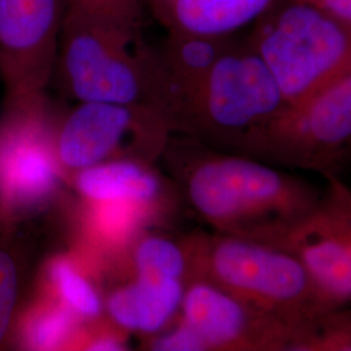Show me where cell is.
I'll use <instances>...</instances> for the list:
<instances>
[{
  "instance_id": "obj_2",
  "label": "cell",
  "mask_w": 351,
  "mask_h": 351,
  "mask_svg": "<svg viewBox=\"0 0 351 351\" xmlns=\"http://www.w3.org/2000/svg\"><path fill=\"white\" fill-rule=\"evenodd\" d=\"M138 33L136 19L66 5L56 66L71 95L160 113L156 52L141 45Z\"/></svg>"
},
{
  "instance_id": "obj_7",
  "label": "cell",
  "mask_w": 351,
  "mask_h": 351,
  "mask_svg": "<svg viewBox=\"0 0 351 351\" xmlns=\"http://www.w3.org/2000/svg\"><path fill=\"white\" fill-rule=\"evenodd\" d=\"M46 98L7 103L0 121V221L14 223L47 207L60 165Z\"/></svg>"
},
{
  "instance_id": "obj_11",
  "label": "cell",
  "mask_w": 351,
  "mask_h": 351,
  "mask_svg": "<svg viewBox=\"0 0 351 351\" xmlns=\"http://www.w3.org/2000/svg\"><path fill=\"white\" fill-rule=\"evenodd\" d=\"M180 313L204 351H290L297 337L275 316L197 277L186 282Z\"/></svg>"
},
{
  "instance_id": "obj_6",
  "label": "cell",
  "mask_w": 351,
  "mask_h": 351,
  "mask_svg": "<svg viewBox=\"0 0 351 351\" xmlns=\"http://www.w3.org/2000/svg\"><path fill=\"white\" fill-rule=\"evenodd\" d=\"M351 145V73L295 104H285L242 156L284 169L339 175Z\"/></svg>"
},
{
  "instance_id": "obj_23",
  "label": "cell",
  "mask_w": 351,
  "mask_h": 351,
  "mask_svg": "<svg viewBox=\"0 0 351 351\" xmlns=\"http://www.w3.org/2000/svg\"><path fill=\"white\" fill-rule=\"evenodd\" d=\"M330 13L341 21L351 25V0H302Z\"/></svg>"
},
{
  "instance_id": "obj_19",
  "label": "cell",
  "mask_w": 351,
  "mask_h": 351,
  "mask_svg": "<svg viewBox=\"0 0 351 351\" xmlns=\"http://www.w3.org/2000/svg\"><path fill=\"white\" fill-rule=\"evenodd\" d=\"M290 351H351V302L316 317L294 339Z\"/></svg>"
},
{
  "instance_id": "obj_14",
  "label": "cell",
  "mask_w": 351,
  "mask_h": 351,
  "mask_svg": "<svg viewBox=\"0 0 351 351\" xmlns=\"http://www.w3.org/2000/svg\"><path fill=\"white\" fill-rule=\"evenodd\" d=\"M185 287V281L175 278L136 276L130 284L113 290L104 306L121 329L152 335L180 313Z\"/></svg>"
},
{
  "instance_id": "obj_15",
  "label": "cell",
  "mask_w": 351,
  "mask_h": 351,
  "mask_svg": "<svg viewBox=\"0 0 351 351\" xmlns=\"http://www.w3.org/2000/svg\"><path fill=\"white\" fill-rule=\"evenodd\" d=\"M275 3L276 0H164V14L171 30L229 37L269 12Z\"/></svg>"
},
{
  "instance_id": "obj_3",
  "label": "cell",
  "mask_w": 351,
  "mask_h": 351,
  "mask_svg": "<svg viewBox=\"0 0 351 351\" xmlns=\"http://www.w3.org/2000/svg\"><path fill=\"white\" fill-rule=\"evenodd\" d=\"M185 243L190 278L213 282L275 316L297 330V336L316 317L337 307L306 265L288 251L217 232L191 234Z\"/></svg>"
},
{
  "instance_id": "obj_25",
  "label": "cell",
  "mask_w": 351,
  "mask_h": 351,
  "mask_svg": "<svg viewBox=\"0 0 351 351\" xmlns=\"http://www.w3.org/2000/svg\"><path fill=\"white\" fill-rule=\"evenodd\" d=\"M93 0H66V5H73V7H88L91 4Z\"/></svg>"
},
{
  "instance_id": "obj_4",
  "label": "cell",
  "mask_w": 351,
  "mask_h": 351,
  "mask_svg": "<svg viewBox=\"0 0 351 351\" xmlns=\"http://www.w3.org/2000/svg\"><path fill=\"white\" fill-rule=\"evenodd\" d=\"M249 43L295 104L351 73V25L311 3L288 4L261 19Z\"/></svg>"
},
{
  "instance_id": "obj_16",
  "label": "cell",
  "mask_w": 351,
  "mask_h": 351,
  "mask_svg": "<svg viewBox=\"0 0 351 351\" xmlns=\"http://www.w3.org/2000/svg\"><path fill=\"white\" fill-rule=\"evenodd\" d=\"M81 319L55 297L34 303L17 326L19 345L26 350H58L78 335Z\"/></svg>"
},
{
  "instance_id": "obj_1",
  "label": "cell",
  "mask_w": 351,
  "mask_h": 351,
  "mask_svg": "<svg viewBox=\"0 0 351 351\" xmlns=\"http://www.w3.org/2000/svg\"><path fill=\"white\" fill-rule=\"evenodd\" d=\"M172 167L181 201L215 232L263 243L313 213L323 193L284 168L215 150L189 136Z\"/></svg>"
},
{
  "instance_id": "obj_21",
  "label": "cell",
  "mask_w": 351,
  "mask_h": 351,
  "mask_svg": "<svg viewBox=\"0 0 351 351\" xmlns=\"http://www.w3.org/2000/svg\"><path fill=\"white\" fill-rule=\"evenodd\" d=\"M149 346L156 351H204L201 339L181 320L169 332L154 337Z\"/></svg>"
},
{
  "instance_id": "obj_22",
  "label": "cell",
  "mask_w": 351,
  "mask_h": 351,
  "mask_svg": "<svg viewBox=\"0 0 351 351\" xmlns=\"http://www.w3.org/2000/svg\"><path fill=\"white\" fill-rule=\"evenodd\" d=\"M84 349L90 351H119L126 350L125 339L116 333L103 332L91 337L84 343Z\"/></svg>"
},
{
  "instance_id": "obj_13",
  "label": "cell",
  "mask_w": 351,
  "mask_h": 351,
  "mask_svg": "<svg viewBox=\"0 0 351 351\" xmlns=\"http://www.w3.org/2000/svg\"><path fill=\"white\" fill-rule=\"evenodd\" d=\"M77 193L90 204L124 203L151 216L164 202L181 201L176 185L163 181L147 162L114 159L73 173Z\"/></svg>"
},
{
  "instance_id": "obj_24",
  "label": "cell",
  "mask_w": 351,
  "mask_h": 351,
  "mask_svg": "<svg viewBox=\"0 0 351 351\" xmlns=\"http://www.w3.org/2000/svg\"><path fill=\"white\" fill-rule=\"evenodd\" d=\"M342 173H351V145L342 156L339 164V176Z\"/></svg>"
},
{
  "instance_id": "obj_10",
  "label": "cell",
  "mask_w": 351,
  "mask_h": 351,
  "mask_svg": "<svg viewBox=\"0 0 351 351\" xmlns=\"http://www.w3.org/2000/svg\"><path fill=\"white\" fill-rule=\"evenodd\" d=\"M317 206L268 245L297 256L326 295L351 302V186L339 175L323 176Z\"/></svg>"
},
{
  "instance_id": "obj_5",
  "label": "cell",
  "mask_w": 351,
  "mask_h": 351,
  "mask_svg": "<svg viewBox=\"0 0 351 351\" xmlns=\"http://www.w3.org/2000/svg\"><path fill=\"white\" fill-rule=\"evenodd\" d=\"M287 101L250 43H233L213 65L180 132L203 145L243 155Z\"/></svg>"
},
{
  "instance_id": "obj_17",
  "label": "cell",
  "mask_w": 351,
  "mask_h": 351,
  "mask_svg": "<svg viewBox=\"0 0 351 351\" xmlns=\"http://www.w3.org/2000/svg\"><path fill=\"white\" fill-rule=\"evenodd\" d=\"M136 276L175 278L188 282L191 264L185 239H173L150 234L139 239L133 250Z\"/></svg>"
},
{
  "instance_id": "obj_18",
  "label": "cell",
  "mask_w": 351,
  "mask_h": 351,
  "mask_svg": "<svg viewBox=\"0 0 351 351\" xmlns=\"http://www.w3.org/2000/svg\"><path fill=\"white\" fill-rule=\"evenodd\" d=\"M46 280L52 297L63 302L80 319L90 320L101 316L103 302L99 293L69 258H53L47 264Z\"/></svg>"
},
{
  "instance_id": "obj_12",
  "label": "cell",
  "mask_w": 351,
  "mask_h": 351,
  "mask_svg": "<svg viewBox=\"0 0 351 351\" xmlns=\"http://www.w3.org/2000/svg\"><path fill=\"white\" fill-rule=\"evenodd\" d=\"M233 42L169 30L155 49L159 66V110L172 132L181 129L203 82Z\"/></svg>"
},
{
  "instance_id": "obj_20",
  "label": "cell",
  "mask_w": 351,
  "mask_h": 351,
  "mask_svg": "<svg viewBox=\"0 0 351 351\" xmlns=\"http://www.w3.org/2000/svg\"><path fill=\"white\" fill-rule=\"evenodd\" d=\"M19 288L20 271L17 261L11 251L0 247V345L12 328Z\"/></svg>"
},
{
  "instance_id": "obj_8",
  "label": "cell",
  "mask_w": 351,
  "mask_h": 351,
  "mask_svg": "<svg viewBox=\"0 0 351 351\" xmlns=\"http://www.w3.org/2000/svg\"><path fill=\"white\" fill-rule=\"evenodd\" d=\"M171 133L163 116L147 107L81 101L55 132V154L60 168L73 173L114 159L147 162Z\"/></svg>"
},
{
  "instance_id": "obj_9",
  "label": "cell",
  "mask_w": 351,
  "mask_h": 351,
  "mask_svg": "<svg viewBox=\"0 0 351 351\" xmlns=\"http://www.w3.org/2000/svg\"><path fill=\"white\" fill-rule=\"evenodd\" d=\"M66 0H0V73L7 103L45 95L55 72Z\"/></svg>"
}]
</instances>
